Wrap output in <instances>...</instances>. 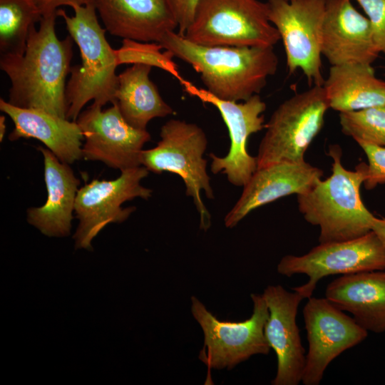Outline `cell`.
Instances as JSON below:
<instances>
[{
	"mask_svg": "<svg viewBox=\"0 0 385 385\" xmlns=\"http://www.w3.org/2000/svg\"><path fill=\"white\" fill-rule=\"evenodd\" d=\"M57 14L34 24L22 54L0 55V68L11 81L8 102L66 118V79L71 71L73 43L70 35L61 40L55 26ZM67 119V118H66Z\"/></svg>",
	"mask_w": 385,
	"mask_h": 385,
	"instance_id": "1",
	"label": "cell"
},
{
	"mask_svg": "<svg viewBox=\"0 0 385 385\" xmlns=\"http://www.w3.org/2000/svg\"><path fill=\"white\" fill-rule=\"evenodd\" d=\"M159 44L173 57L190 64L212 96L229 101H245L259 95L277 70L274 47L202 46L175 31Z\"/></svg>",
	"mask_w": 385,
	"mask_h": 385,
	"instance_id": "2",
	"label": "cell"
},
{
	"mask_svg": "<svg viewBox=\"0 0 385 385\" xmlns=\"http://www.w3.org/2000/svg\"><path fill=\"white\" fill-rule=\"evenodd\" d=\"M329 155L333 159L332 175L297 195L298 209L304 220L319 227V243L361 237L371 231L375 217L360 193L367 178V164L359 163L354 170L345 168L338 145L329 146Z\"/></svg>",
	"mask_w": 385,
	"mask_h": 385,
	"instance_id": "3",
	"label": "cell"
},
{
	"mask_svg": "<svg viewBox=\"0 0 385 385\" xmlns=\"http://www.w3.org/2000/svg\"><path fill=\"white\" fill-rule=\"evenodd\" d=\"M73 9V16L61 9L57 10V15L64 20L81 53V63L71 66L65 91L66 118L76 121L84 106L91 100L101 107L115 103L118 83L115 69L120 63L117 51L106 38V29L98 22L92 0Z\"/></svg>",
	"mask_w": 385,
	"mask_h": 385,
	"instance_id": "4",
	"label": "cell"
},
{
	"mask_svg": "<svg viewBox=\"0 0 385 385\" xmlns=\"http://www.w3.org/2000/svg\"><path fill=\"white\" fill-rule=\"evenodd\" d=\"M160 140L153 148L143 150L141 165L155 174L175 173L181 178L185 194L191 197L200 215V227L207 231L211 215L201 198L204 192L214 198L210 178L207 173V160L203 157L207 145L204 130L197 125L170 119L160 129Z\"/></svg>",
	"mask_w": 385,
	"mask_h": 385,
	"instance_id": "5",
	"label": "cell"
},
{
	"mask_svg": "<svg viewBox=\"0 0 385 385\" xmlns=\"http://www.w3.org/2000/svg\"><path fill=\"white\" fill-rule=\"evenodd\" d=\"M183 36L209 46L274 47L281 39L260 0H200Z\"/></svg>",
	"mask_w": 385,
	"mask_h": 385,
	"instance_id": "6",
	"label": "cell"
},
{
	"mask_svg": "<svg viewBox=\"0 0 385 385\" xmlns=\"http://www.w3.org/2000/svg\"><path fill=\"white\" fill-rule=\"evenodd\" d=\"M329 108L322 86L314 85L283 101L265 124L259 145L257 168L304 161V154L320 132Z\"/></svg>",
	"mask_w": 385,
	"mask_h": 385,
	"instance_id": "7",
	"label": "cell"
},
{
	"mask_svg": "<svg viewBox=\"0 0 385 385\" xmlns=\"http://www.w3.org/2000/svg\"><path fill=\"white\" fill-rule=\"evenodd\" d=\"M252 316L243 322L220 321L195 296L191 312L204 334L199 359L208 369L228 370L255 354H268L264 329L269 309L262 294H251Z\"/></svg>",
	"mask_w": 385,
	"mask_h": 385,
	"instance_id": "8",
	"label": "cell"
},
{
	"mask_svg": "<svg viewBox=\"0 0 385 385\" xmlns=\"http://www.w3.org/2000/svg\"><path fill=\"white\" fill-rule=\"evenodd\" d=\"M385 270V246L373 231L351 240L319 243L303 255H285L277 272L287 277L303 274L309 280L292 289L308 299L323 277Z\"/></svg>",
	"mask_w": 385,
	"mask_h": 385,
	"instance_id": "9",
	"label": "cell"
},
{
	"mask_svg": "<svg viewBox=\"0 0 385 385\" xmlns=\"http://www.w3.org/2000/svg\"><path fill=\"white\" fill-rule=\"evenodd\" d=\"M268 17L282 40L290 73L300 69L322 86V36L326 0H267Z\"/></svg>",
	"mask_w": 385,
	"mask_h": 385,
	"instance_id": "10",
	"label": "cell"
},
{
	"mask_svg": "<svg viewBox=\"0 0 385 385\" xmlns=\"http://www.w3.org/2000/svg\"><path fill=\"white\" fill-rule=\"evenodd\" d=\"M149 171L141 165L120 171L114 180H93L78 189L74 212L79 223L73 235L76 249L91 250V241L109 223L128 218L135 207H122L126 201L148 200L152 190L140 184Z\"/></svg>",
	"mask_w": 385,
	"mask_h": 385,
	"instance_id": "11",
	"label": "cell"
},
{
	"mask_svg": "<svg viewBox=\"0 0 385 385\" xmlns=\"http://www.w3.org/2000/svg\"><path fill=\"white\" fill-rule=\"evenodd\" d=\"M180 82L187 93L215 106L228 129L230 145L227 154L224 157L210 154L212 173H222L233 185L244 187L257 168V158L250 155L247 143L252 134L265 127L263 113L266 103L260 95L242 103L224 101L183 78Z\"/></svg>",
	"mask_w": 385,
	"mask_h": 385,
	"instance_id": "12",
	"label": "cell"
},
{
	"mask_svg": "<svg viewBox=\"0 0 385 385\" xmlns=\"http://www.w3.org/2000/svg\"><path fill=\"white\" fill-rule=\"evenodd\" d=\"M76 122L85 140L84 159L101 161L120 171L141 166L143 148L150 135L128 124L115 103L104 111L93 103L81 112Z\"/></svg>",
	"mask_w": 385,
	"mask_h": 385,
	"instance_id": "13",
	"label": "cell"
},
{
	"mask_svg": "<svg viewBox=\"0 0 385 385\" xmlns=\"http://www.w3.org/2000/svg\"><path fill=\"white\" fill-rule=\"evenodd\" d=\"M303 315L309 350L302 382L318 385L329 364L364 341L368 332L325 297L308 298Z\"/></svg>",
	"mask_w": 385,
	"mask_h": 385,
	"instance_id": "14",
	"label": "cell"
},
{
	"mask_svg": "<svg viewBox=\"0 0 385 385\" xmlns=\"http://www.w3.org/2000/svg\"><path fill=\"white\" fill-rule=\"evenodd\" d=\"M262 295L269 309L265 336L277 359V374L272 384L297 385L302 382L306 354L296 317L299 303L304 298L279 284L267 286Z\"/></svg>",
	"mask_w": 385,
	"mask_h": 385,
	"instance_id": "15",
	"label": "cell"
},
{
	"mask_svg": "<svg viewBox=\"0 0 385 385\" xmlns=\"http://www.w3.org/2000/svg\"><path fill=\"white\" fill-rule=\"evenodd\" d=\"M323 171L309 163L282 162L257 168L242 192L225 215V225L232 228L252 210L283 197L303 194L322 179Z\"/></svg>",
	"mask_w": 385,
	"mask_h": 385,
	"instance_id": "16",
	"label": "cell"
},
{
	"mask_svg": "<svg viewBox=\"0 0 385 385\" xmlns=\"http://www.w3.org/2000/svg\"><path fill=\"white\" fill-rule=\"evenodd\" d=\"M352 0H326L322 55L331 66L347 63L371 64L379 53L366 16Z\"/></svg>",
	"mask_w": 385,
	"mask_h": 385,
	"instance_id": "17",
	"label": "cell"
},
{
	"mask_svg": "<svg viewBox=\"0 0 385 385\" xmlns=\"http://www.w3.org/2000/svg\"><path fill=\"white\" fill-rule=\"evenodd\" d=\"M109 34L144 43H159L178 28L167 0H92Z\"/></svg>",
	"mask_w": 385,
	"mask_h": 385,
	"instance_id": "18",
	"label": "cell"
},
{
	"mask_svg": "<svg viewBox=\"0 0 385 385\" xmlns=\"http://www.w3.org/2000/svg\"><path fill=\"white\" fill-rule=\"evenodd\" d=\"M37 149L43 157L47 199L42 206L28 209L26 220L48 237H67L80 180L69 164L60 161L50 150L41 146Z\"/></svg>",
	"mask_w": 385,
	"mask_h": 385,
	"instance_id": "19",
	"label": "cell"
},
{
	"mask_svg": "<svg viewBox=\"0 0 385 385\" xmlns=\"http://www.w3.org/2000/svg\"><path fill=\"white\" fill-rule=\"evenodd\" d=\"M0 110L12 120L14 128L8 138H35L62 163L73 164L83 158V133L76 121L36 108H20L0 99Z\"/></svg>",
	"mask_w": 385,
	"mask_h": 385,
	"instance_id": "20",
	"label": "cell"
},
{
	"mask_svg": "<svg viewBox=\"0 0 385 385\" xmlns=\"http://www.w3.org/2000/svg\"><path fill=\"white\" fill-rule=\"evenodd\" d=\"M325 298L343 312L351 313L367 332H385V272L342 275L328 284Z\"/></svg>",
	"mask_w": 385,
	"mask_h": 385,
	"instance_id": "21",
	"label": "cell"
},
{
	"mask_svg": "<svg viewBox=\"0 0 385 385\" xmlns=\"http://www.w3.org/2000/svg\"><path fill=\"white\" fill-rule=\"evenodd\" d=\"M322 86L329 108L339 113L385 106V81L375 76L371 64L331 66Z\"/></svg>",
	"mask_w": 385,
	"mask_h": 385,
	"instance_id": "22",
	"label": "cell"
},
{
	"mask_svg": "<svg viewBox=\"0 0 385 385\" xmlns=\"http://www.w3.org/2000/svg\"><path fill=\"white\" fill-rule=\"evenodd\" d=\"M151 68L146 63H133L118 75L115 103L125 121L140 130H146L152 119L166 117L174 112L150 80Z\"/></svg>",
	"mask_w": 385,
	"mask_h": 385,
	"instance_id": "23",
	"label": "cell"
},
{
	"mask_svg": "<svg viewBox=\"0 0 385 385\" xmlns=\"http://www.w3.org/2000/svg\"><path fill=\"white\" fill-rule=\"evenodd\" d=\"M42 14L32 0H0V54H22Z\"/></svg>",
	"mask_w": 385,
	"mask_h": 385,
	"instance_id": "24",
	"label": "cell"
},
{
	"mask_svg": "<svg viewBox=\"0 0 385 385\" xmlns=\"http://www.w3.org/2000/svg\"><path fill=\"white\" fill-rule=\"evenodd\" d=\"M342 132L356 143L385 147V106L339 113Z\"/></svg>",
	"mask_w": 385,
	"mask_h": 385,
	"instance_id": "25",
	"label": "cell"
},
{
	"mask_svg": "<svg viewBox=\"0 0 385 385\" xmlns=\"http://www.w3.org/2000/svg\"><path fill=\"white\" fill-rule=\"evenodd\" d=\"M123 46L118 51L119 63L132 62L142 63L152 66H158L170 72L180 81L183 78L176 68V65L172 61L173 57L168 51L164 53L160 52L162 46L158 43H144L123 39Z\"/></svg>",
	"mask_w": 385,
	"mask_h": 385,
	"instance_id": "26",
	"label": "cell"
},
{
	"mask_svg": "<svg viewBox=\"0 0 385 385\" xmlns=\"http://www.w3.org/2000/svg\"><path fill=\"white\" fill-rule=\"evenodd\" d=\"M369 19L373 40L379 53L385 55V0H354Z\"/></svg>",
	"mask_w": 385,
	"mask_h": 385,
	"instance_id": "27",
	"label": "cell"
},
{
	"mask_svg": "<svg viewBox=\"0 0 385 385\" xmlns=\"http://www.w3.org/2000/svg\"><path fill=\"white\" fill-rule=\"evenodd\" d=\"M368 160L367 178L364 185L372 190L379 185L385 183V147L364 142H357Z\"/></svg>",
	"mask_w": 385,
	"mask_h": 385,
	"instance_id": "28",
	"label": "cell"
},
{
	"mask_svg": "<svg viewBox=\"0 0 385 385\" xmlns=\"http://www.w3.org/2000/svg\"><path fill=\"white\" fill-rule=\"evenodd\" d=\"M200 0H167L178 23V34L184 36L192 23Z\"/></svg>",
	"mask_w": 385,
	"mask_h": 385,
	"instance_id": "29",
	"label": "cell"
},
{
	"mask_svg": "<svg viewBox=\"0 0 385 385\" xmlns=\"http://www.w3.org/2000/svg\"><path fill=\"white\" fill-rule=\"evenodd\" d=\"M41 12L42 16L57 14L61 6H68L72 9L77 6H83L91 0H32Z\"/></svg>",
	"mask_w": 385,
	"mask_h": 385,
	"instance_id": "30",
	"label": "cell"
},
{
	"mask_svg": "<svg viewBox=\"0 0 385 385\" xmlns=\"http://www.w3.org/2000/svg\"><path fill=\"white\" fill-rule=\"evenodd\" d=\"M371 230L379 237L385 246V218L374 217L372 222Z\"/></svg>",
	"mask_w": 385,
	"mask_h": 385,
	"instance_id": "31",
	"label": "cell"
},
{
	"mask_svg": "<svg viewBox=\"0 0 385 385\" xmlns=\"http://www.w3.org/2000/svg\"><path fill=\"white\" fill-rule=\"evenodd\" d=\"M6 133L5 117L0 116V141L2 142Z\"/></svg>",
	"mask_w": 385,
	"mask_h": 385,
	"instance_id": "32",
	"label": "cell"
},
{
	"mask_svg": "<svg viewBox=\"0 0 385 385\" xmlns=\"http://www.w3.org/2000/svg\"><path fill=\"white\" fill-rule=\"evenodd\" d=\"M287 1H291V0H287Z\"/></svg>",
	"mask_w": 385,
	"mask_h": 385,
	"instance_id": "33",
	"label": "cell"
}]
</instances>
